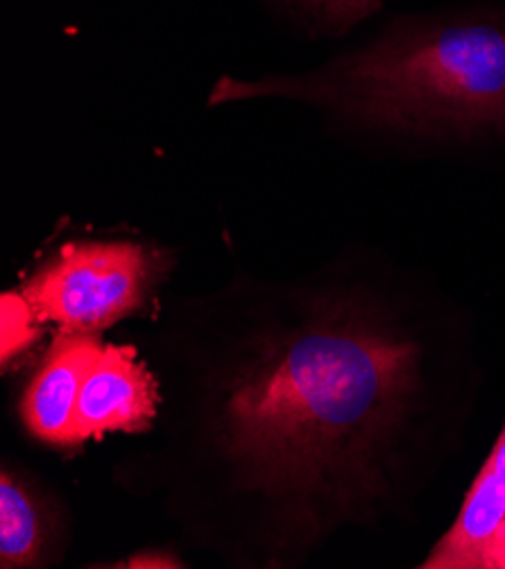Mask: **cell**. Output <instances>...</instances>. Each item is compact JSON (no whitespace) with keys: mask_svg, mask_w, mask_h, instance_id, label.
<instances>
[{"mask_svg":"<svg viewBox=\"0 0 505 569\" xmlns=\"http://www.w3.org/2000/svg\"><path fill=\"white\" fill-rule=\"evenodd\" d=\"M156 413V386L132 348L104 346L75 409V445L109 431L139 433Z\"/></svg>","mask_w":505,"mask_h":569,"instance_id":"obj_4","label":"cell"},{"mask_svg":"<svg viewBox=\"0 0 505 569\" xmlns=\"http://www.w3.org/2000/svg\"><path fill=\"white\" fill-rule=\"evenodd\" d=\"M102 350L84 331H64L54 338L23 397V420L32 436L58 447L75 445L78 400Z\"/></svg>","mask_w":505,"mask_h":569,"instance_id":"obj_5","label":"cell"},{"mask_svg":"<svg viewBox=\"0 0 505 569\" xmlns=\"http://www.w3.org/2000/svg\"><path fill=\"white\" fill-rule=\"evenodd\" d=\"M0 318H3V340H0V346H3V366H8L12 357L23 352L39 336V320L23 293H3V298H0Z\"/></svg>","mask_w":505,"mask_h":569,"instance_id":"obj_8","label":"cell"},{"mask_svg":"<svg viewBox=\"0 0 505 569\" xmlns=\"http://www.w3.org/2000/svg\"><path fill=\"white\" fill-rule=\"evenodd\" d=\"M478 479H483L485 483H489L492 488H496L501 495H505V429L501 433V438L496 440L487 463L483 466Z\"/></svg>","mask_w":505,"mask_h":569,"instance_id":"obj_9","label":"cell"},{"mask_svg":"<svg viewBox=\"0 0 505 569\" xmlns=\"http://www.w3.org/2000/svg\"><path fill=\"white\" fill-rule=\"evenodd\" d=\"M483 569H505V529L492 542L483 558Z\"/></svg>","mask_w":505,"mask_h":569,"instance_id":"obj_10","label":"cell"},{"mask_svg":"<svg viewBox=\"0 0 505 569\" xmlns=\"http://www.w3.org/2000/svg\"><path fill=\"white\" fill-rule=\"evenodd\" d=\"M503 529H505V525H503ZM503 529H501V531H503Z\"/></svg>","mask_w":505,"mask_h":569,"instance_id":"obj_12","label":"cell"},{"mask_svg":"<svg viewBox=\"0 0 505 569\" xmlns=\"http://www.w3.org/2000/svg\"><path fill=\"white\" fill-rule=\"evenodd\" d=\"M420 348L358 313L272 343L236 379L224 442L267 488L372 490L383 447L408 413Z\"/></svg>","mask_w":505,"mask_h":569,"instance_id":"obj_1","label":"cell"},{"mask_svg":"<svg viewBox=\"0 0 505 569\" xmlns=\"http://www.w3.org/2000/svg\"><path fill=\"white\" fill-rule=\"evenodd\" d=\"M295 98L354 126L442 141L505 134V3L400 14L317 71L222 78L209 104Z\"/></svg>","mask_w":505,"mask_h":569,"instance_id":"obj_2","label":"cell"},{"mask_svg":"<svg viewBox=\"0 0 505 569\" xmlns=\"http://www.w3.org/2000/svg\"><path fill=\"white\" fill-rule=\"evenodd\" d=\"M41 516L28 490L3 472L0 479V565L26 567L37 562L41 551Z\"/></svg>","mask_w":505,"mask_h":569,"instance_id":"obj_6","label":"cell"},{"mask_svg":"<svg viewBox=\"0 0 505 569\" xmlns=\"http://www.w3.org/2000/svg\"><path fill=\"white\" fill-rule=\"evenodd\" d=\"M276 3L313 34L343 37L378 14L387 0H276Z\"/></svg>","mask_w":505,"mask_h":569,"instance_id":"obj_7","label":"cell"},{"mask_svg":"<svg viewBox=\"0 0 505 569\" xmlns=\"http://www.w3.org/2000/svg\"><path fill=\"white\" fill-rule=\"evenodd\" d=\"M132 567H175V560L163 558V556H154V558H137V565Z\"/></svg>","mask_w":505,"mask_h":569,"instance_id":"obj_11","label":"cell"},{"mask_svg":"<svg viewBox=\"0 0 505 569\" xmlns=\"http://www.w3.org/2000/svg\"><path fill=\"white\" fill-rule=\"evenodd\" d=\"M159 257L137 241H69L26 281L39 322L95 331L143 305Z\"/></svg>","mask_w":505,"mask_h":569,"instance_id":"obj_3","label":"cell"}]
</instances>
